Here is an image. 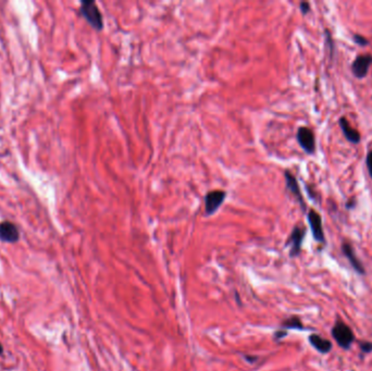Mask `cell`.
Here are the masks:
<instances>
[{"instance_id": "30bf717a", "label": "cell", "mask_w": 372, "mask_h": 371, "mask_svg": "<svg viewBox=\"0 0 372 371\" xmlns=\"http://www.w3.org/2000/svg\"><path fill=\"white\" fill-rule=\"evenodd\" d=\"M342 251H343L344 256H345L347 258V260L349 262H351L352 267L355 270H356V272H358L359 274H365L366 273V270H365V268L363 266L362 261H360L358 259V258H357V256L355 255L354 249H353V246L351 244L347 243V242H345V243H343V245H342Z\"/></svg>"}, {"instance_id": "2e32d148", "label": "cell", "mask_w": 372, "mask_h": 371, "mask_svg": "<svg viewBox=\"0 0 372 371\" xmlns=\"http://www.w3.org/2000/svg\"><path fill=\"white\" fill-rule=\"evenodd\" d=\"M300 9L303 15L308 14L310 11H311V7H310V3L307 1H303L300 3Z\"/></svg>"}, {"instance_id": "7c38bea8", "label": "cell", "mask_w": 372, "mask_h": 371, "mask_svg": "<svg viewBox=\"0 0 372 371\" xmlns=\"http://www.w3.org/2000/svg\"><path fill=\"white\" fill-rule=\"evenodd\" d=\"M308 340L314 350L321 354H328L332 350V343L318 334L309 335Z\"/></svg>"}, {"instance_id": "8fae6325", "label": "cell", "mask_w": 372, "mask_h": 371, "mask_svg": "<svg viewBox=\"0 0 372 371\" xmlns=\"http://www.w3.org/2000/svg\"><path fill=\"white\" fill-rule=\"evenodd\" d=\"M339 124H340L341 130L344 134V136H345V138L348 140L349 143L358 144L360 142V138H362V136H360V133L351 126V124H349V122L347 121L346 118H344V117L340 118Z\"/></svg>"}, {"instance_id": "5b68a950", "label": "cell", "mask_w": 372, "mask_h": 371, "mask_svg": "<svg viewBox=\"0 0 372 371\" xmlns=\"http://www.w3.org/2000/svg\"><path fill=\"white\" fill-rule=\"evenodd\" d=\"M307 219L310 229H311L313 239L317 241L318 243H325V236L323 232L322 219H321V216L315 210L310 209L308 211Z\"/></svg>"}, {"instance_id": "7402d4cb", "label": "cell", "mask_w": 372, "mask_h": 371, "mask_svg": "<svg viewBox=\"0 0 372 371\" xmlns=\"http://www.w3.org/2000/svg\"><path fill=\"white\" fill-rule=\"evenodd\" d=\"M1 353H2V347H1V344H0V355H1Z\"/></svg>"}, {"instance_id": "4fadbf2b", "label": "cell", "mask_w": 372, "mask_h": 371, "mask_svg": "<svg viewBox=\"0 0 372 371\" xmlns=\"http://www.w3.org/2000/svg\"><path fill=\"white\" fill-rule=\"evenodd\" d=\"M282 329L284 330H289V329H295V330H304V325L301 321V319L296 317V316H293L289 319H286L285 321L282 322Z\"/></svg>"}, {"instance_id": "ba28073f", "label": "cell", "mask_w": 372, "mask_h": 371, "mask_svg": "<svg viewBox=\"0 0 372 371\" xmlns=\"http://www.w3.org/2000/svg\"><path fill=\"white\" fill-rule=\"evenodd\" d=\"M284 178H285V184H286V188L290 190V192L294 195V197L297 199L298 204L301 205L302 209L305 211L306 210V204L304 201L303 194L301 192V187L300 184H298L297 179L293 176V173L289 170H286L284 172Z\"/></svg>"}, {"instance_id": "6da1fadb", "label": "cell", "mask_w": 372, "mask_h": 371, "mask_svg": "<svg viewBox=\"0 0 372 371\" xmlns=\"http://www.w3.org/2000/svg\"><path fill=\"white\" fill-rule=\"evenodd\" d=\"M81 14L84 16L88 24L91 25L94 30L101 31L104 29V19L101 14L98 5L92 0H85L81 4Z\"/></svg>"}, {"instance_id": "52a82bcc", "label": "cell", "mask_w": 372, "mask_h": 371, "mask_svg": "<svg viewBox=\"0 0 372 371\" xmlns=\"http://www.w3.org/2000/svg\"><path fill=\"white\" fill-rule=\"evenodd\" d=\"M372 64V56L371 55H360L355 58L352 64L353 74L359 80L365 78L368 74L369 67Z\"/></svg>"}, {"instance_id": "ffe728a7", "label": "cell", "mask_w": 372, "mask_h": 371, "mask_svg": "<svg viewBox=\"0 0 372 371\" xmlns=\"http://www.w3.org/2000/svg\"><path fill=\"white\" fill-rule=\"evenodd\" d=\"M355 206H356V201H355L354 199L349 200V201L347 202V204H346V208H347V209H353V208H354Z\"/></svg>"}, {"instance_id": "44dd1931", "label": "cell", "mask_w": 372, "mask_h": 371, "mask_svg": "<svg viewBox=\"0 0 372 371\" xmlns=\"http://www.w3.org/2000/svg\"><path fill=\"white\" fill-rule=\"evenodd\" d=\"M245 359H246V361H247V362H249V363H250V361H252V363H255V362L257 361V357H250V356H245Z\"/></svg>"}, {"instance_id": "3957f363", "label": "cell", "mask_w": 372, "mask_h": 371, "mask_svg": "<svg viewBox=\"0 0 372 371\" xmlns=\"http://www.w3.org/2000/svg\"><path fill=\"white\" fill-rule=\"evenodd\" d=\"M225 198H227V192H225V190L215 189L208 192L204 198L205 215L212 216L213 213H216L224 202Z\"/></svg>"}, {"instance_id": "9a60e30c", "label": "cell", "mask_w": 372, "mask_h": 371, "mask_svg": "<svg viewBox=\"0 0 372 371\" xmlns=\"http://www.w3.org/2000/svg\"><path fill=\"white\" fill-rule=\"evenodd\" d=\"M360 350H362V353L369 354L372 352V343L371 342H360L359 344Z\"/></svg>"}, {"instance_id": "d6986e66", "label": "cell", "mask_w": 372, "mask_h": 371, "mask_svg": "<svg viewBox=\"0 0 372 371\" xmlns=\"http://www.w3.org/2000/svg\"><path fill=\"white\" fill-rule=\"evenodd\" d=\"M286 335H287L286 330H279L274 333V339L275 340H281V339H283V337H285Z\"/></svg>"}, {"instance_id": "5bb4252c", "label": "cell", "mask_w": 372, "mask_h": 371, "mask_svg": "<svg viewBox=\"0 0 372 371\" xmlns=\"http://www.w3.org/2000/svg\"><path fill=\"white\" fill-rule=\"evenodd\" d=\"M353 39H354L355 43L359 45V46H362V47L367 46V45L369 44L368 39L364 37V36H362V35H359V34H355V35L353 36Z\"/></svg>"}, {"instance_id": "e0dca14e", "label": "cell", "mask_w": 372, "mask_h": 371, "mask_svg": "<svg viewBox=\"0 0 372 371\" xmlns=\"http://www.w3.org/2000/svg\"><path fill=\"white\" fill-rule=\"evenodd\" d=\"M325 38H326V44H328V46L330 47V53H331V55H333L334 45H333V42H332L331 33L328 30H325Z\"/></svg>"}, {"instance_id": "9c48e42d", "label": "cell", "mask_w": 372, "mask_h": 371, "mask_svg": "<svg viewBox=\"0 0 372 371\" xmlns=\"http://www.w3.org/2000/svg\"><path fill=\"white\" fill-rule=\"evenodd\" d=\"M0 240L8 243H14L19 240V231L13 223L8 221L0 223Z\"/></svg>"}, {"instance_id": "7a4b0ae2", "label": "cell", "mask_w": 372, "mask_h": 371, "mask_svg": "<svg viewBox=\"0 0 372 371\" xmlns=\"http://www.w3.org/2000/svg\"><path fill=\"white\" fill-rule=\"evenodd\" d=\"M331 332L337 344L344 350H348L355 341V335L352 329L346 323H344L341 319L336 320Z\"/></svg>"}, {"instance_id": "8992f818", "label": "cell", "mask_w": 372, "mask_h": 371, "mask_svg": "<svg viewBox=\"0 0 372 371\" xmlns=\"http://www.w3.org/2000/svg\"><path fill=\"white\" fill-rule=\"evenodd\" d=\"M305 229L302 227H294V229L292 230V233L290 235L289 240L286 242V246H290V256L291 257H296L301 254L302 251V245H303V241L304 238H305Z\"/></svg>"}, {"instance_id": "277c9868", "label": "cell", "mask_w": 372, "mask_h": 371, "mask_svg": "<svg viewBox=\"0 0 372 371\" xmlns=\"http://www.w3.org/2000/svg\"><path fill=\"white\" fill-rule=\"evenodd\" d=\"M296 139L302 149L308 155H312L315 151V138L313 132L309 127L301 126L297 130Z\"/></svg>"}, {"instance_id": "ac0fdd59", "label": "cell", "mask_w": 372, "mask_h": 371, "mask_svg": "<svg viewBox=\"0 0 372 371\" xmlns=\"http://www.w3.org/2000/svg\"><path fill=\"white\" fill-rule=\"evenodd\" d=\"M366 165H367L368 172L372 179V151H370V153H368L367 155V158H366Z\"/></svg>"}]
</instances>
